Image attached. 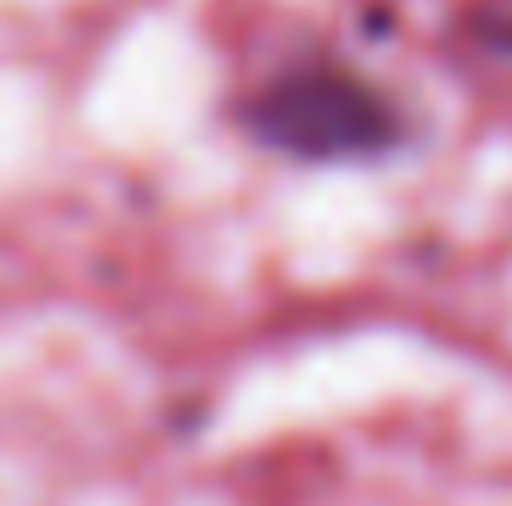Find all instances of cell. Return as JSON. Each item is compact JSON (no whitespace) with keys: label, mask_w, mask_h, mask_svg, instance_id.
<instances>
[{"label":"cell","mask_w":512,"mask_h":506,"mask_svg":"<svg viewBox=\"0 0 512 506\" xmlns=\"http://www.w3.org/2000/svg\"><path fill=\"white\" fill-rule=\"evenodd\" d=\"M245 126L292 161H376L405 143V120L370 78L334 60H298L256 90Z\"/></svg>","instance_id":"1"}]
</instances>
